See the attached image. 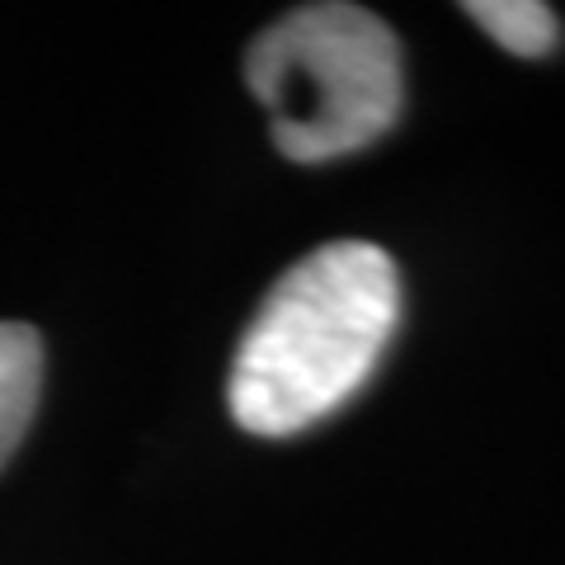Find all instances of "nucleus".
<instances>
[{"label":"nucleus","mask_w":565,"mask_h":565,"mask_svg":"<svg viewBox=\"0 0 565 565\" xmlns=\"http://www.w3.org/2000/svg\"><path fill=\"white\" fill-rule=\"evenodd\" d=\"M396 321V259L373 241L321 245L264 292L236 344L226 411L255 438L311 429L363 392Z\"/></svg>","instance_id":"obj_1"},{"label":"nucleus","mask_w":565,"mask_h":565,"mask_svg":"<svg viewBox=\"0 0 565 565\" xmlns=\"http://www.w3.org/2000/svg\"><path fill=\"white\" fill-rule=\"evenodd\" d=\"M245 85L269 109L274 147L297 166L373 147L405 109L396 33L363 6H297L245 52Z\"/></svg>","instance_id":"obj_2"},{"label":"nucleus","mask_w":565,"mask_h":565,"mask_svg":"<svg viewBox=\"0 0 565 565\" xmlns=\"http://www.w3.org/2000/svg\"><path fill=\"white\" fill-rule=\"evenodd\" d=\"M43 392V340L33 326L0 321V467L24 444Z\"/></svg>","instance_id":"obj_3"},{"label":"nucleus","mask_w":565,"mask_h":565,"mask_svg":"<svg viewBox=\"0 0 565 565\" xmlns=\"http://www.w3.org/2000/svg\"><path fill=\"white\" fill-rule=\"evenodd\" d=\"M462 14L514 57H546L561 39L556 10L542 0H467Z\"/></svg>","instance_id":"obj_4"}]
</instances>
